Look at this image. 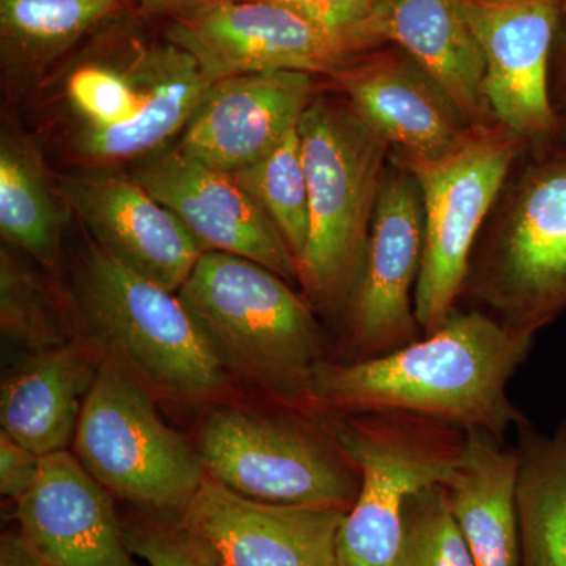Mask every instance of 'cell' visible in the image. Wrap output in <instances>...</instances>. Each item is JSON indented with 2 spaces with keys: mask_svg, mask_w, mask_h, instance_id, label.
I'll list each match as a JSON object with an SVG mask.
<instances>
[{
  "mask_svg": "<svg viewBox=\"0 0 566 566\" xmlns=\"http://www.w3.org/2000/svg\"><path fill=\"white\" fill-rule=\"evenodd\" d=\"M534 342L485 312L457 308L433 334L392 353L323 360L312 379L311 406L324 415L405 412L504 438L527 422L506 390Z\"/></svg>",
  "mask_w": 566,
  "mask_h": 566,
  "instance_id": "6da1fadb",
  "label": "cell"
},
{
  "mask_svg": "<svg viewBox=\"0 0 566 566\" xmlns=\"http://www.w3.org/2000/svg\"><path fill=\"white\" fill-rule=\"evenodd\" d=\"M177 294L230 374L289 408L314 411L324 337L292 283L244 256L203 252Z\"/></svg>",
  "mask_w": 566,
  "mask_h": 566,
  "instance_id": "7a4b0ae2",
  "label": "cell"
},
{
  "mask_svg": "<svg viewBox=\"0 0 566 566\" xmlns=\"http://www.w3.org/2000/svg\"><path fill=\"white\" fill-rule=\"evenodd\" d=\"M463 297L520 337L566 311V144L527 148L469 262Z\"/></svg>",
  "mask_w": 566,
  "mask_h": 566,
  "instance_id": "3957f363",
  "label": "cell"
},
{
  "mask_svg": "<svg viewBox=\"0 0 566 566\" xmlns=\"http://www.w3.org/2000/svg\"><path fill=\"white\" fill-rule=\"evenodd\" d=\"M297 132L311 214L297 283L316 311L345 316L392 148L345 96L326 93L305 109Z\"/></svg>",
  "mask_w": 566,
  "mask_h": 566,
  "instance_id": "277c9868",
  "label": "cell"
},
{
  "mask_svg": "<svg viewBox=\"0 0 566 566\" xmlns=\"http://www.w3.org/2000/svg\"><path fill=\"white\" fill-rule=\"evenodd\" d=\"M71 300L96 344L151 394L203 400L229 387L232 374L178 294L126 270L92 240L77 252Z\"/></svg>",
  "mask_w": 566,
  "mask_h": 566,
  "instance_id": "5b68a950",
  "label": "cell"
},
{
  "mask_svg": "<svg viewBox=\"0 0 566 566\" xmlns=\"http://www.w3.org/2000/svg\"><path fill=\"white\" fill-rule=\"evenodd\" d=\"M335 441L360 475L335 545L340 566H395L406 499L442 485L463 455L464 431L405 412L329 415Z\"/></svg>",
  "mask_w": 566,
  "mask_h": 566,
  "instance_id": "8992f818",
  "label": "cell"
},
{
  "mask_svg": "<svg viewBox=\"0 0 566 566\" xmlns=\"http://www.w3.org/2000/svg\"><path fill=\"white\" fill-rule=\"evenodd\" d=\"M73 449L104 490L178 520L207 476L197 450L159 416L150 389L109 356L85 398Z\"/></svg>",
  "mask_w": 566,
  "mask_h": 566,
  "instance_id": "52a82bcc",
  "label": "cell"
},
{
  "mask_svg": "<svg viewBox=\"0 0 566 566\" xmlns=\"http://www.w3.org/2000/svg\"><path fill=\"white\" fill-rule=\"evenodd\" d=\"M197 455L205 474L253 501L348 512L359 494V471L327 422L218 409L200 428Z\"/></svg>",
  "mask_w": 566,
  "mask_h": 566,
  "instance_id": "ba28073f",
  "label": "cell"
},
{
  "mask_svg": "<svg viewBox=\"0 0 566 566\" xmlns=\"http://www.w3.org/2000/svg\"><path fill=\"white\" fill-rule=\"evenodd\" d=\"M527 144L502 125L474 129L452 153L408 161L423 200V255L415 294L417 322L433 334L463 297L476 240Z\"/></svg>",
  "mask_w": 566,
  "mask_h": 566,
  "instance_id": "9c48e42d",
  "label": "cell"
},
{
  "mask_svg": "<svg viewBox=\"0 0 566 566\" xmlns=\"http://www.w3.org/2000/svg\"><path fill=\"white\" fill-rule=\"evenodd\" d=\"M422 255V191L392 153L345 312L354 360L392 353L422 337L415 307Z\"/></svg>",
  "mask_w": 566,
  "mask_h": 566,
  "instance_id": "30bf717a",
  "label": "cell"
},
{
  "mask_svg": "<svg viewBox=\"0 0 566 566\" xmlns=\"http://www.w3.org/2000/svg\"><path fill=\"white\" fill-rule=\"evenodd\" d=\"M166 36L191 54L211 82L266 71L331 77L360 54L294 11L266 0L208 3L170 18Z\"/></svg>",
  "mask_w": 566,
  "mask_h": 566,
  "instance_id": "8fae6325",
  "label": "cell"
},
{
  "mask_svg": "<svg viewBox=\"0 0 566 566\" xmlns=\"http://www.w3.org/2000/svg\"><path fill=\"white\" fill-rule=\"evenodd\" d=\"M485 57V95L499 125L528 148L566 144L551 102V59L564 0H461Z\"/></svg>",
  "mask_w": 566,
  "mask_h": 566,
  "instance_id": "7c38bea8",
  "label": "cell"
},
{
  "mask_svg": "<svg viewBox=\"0 0 566 566\" xmlns=\"http://www.w3.org/2000/svg\"><path fill=\"white\" fill-rule=\"evenodd\" d=\"M345 510L253 501L205 476L175 521L212 566H323Z\"/></svg>",
  "mask_w": 566,
  "mask_h": 566,
  "instance_id": "4fadbf2b",
  "label": "cell"
},
{
  "mask_svg": "<svg viewBox=\"0 0 566 566\" xmlns=\"http://www.w3.org/2000/svg\"><path fill=\"white\" fill-rule=\"evenodd\" d=\"M132 177L180 219L203 252L244 256L297 282V262L282 234L232 175L177 144L136 159Z\"/></svg>",
  "mask_w": 566,
  "mask_h": 566,
  "instance_id": "5bb4252c",
  "label": "cell"
},
{
  "mask_svg": "<svg viewBox=\"0 0 566 566\" xmlns=\"http://www.w3.org/2000/svg\"><path fill=\"white\" fill-rule=\"evenodd\" d=\"M57 191L93 243L169 292L181 289L203 253L180 219L132 175L93 167L63 175Z\"/></svg>",
  "mask_w": 566,
  "mask_h": 566,
  "instance_id": "9a60e30c",
  "label": "cell"
},
{
  "mask_svg": "<svg viewBox=\"0 0 566 566\" xmlns=\"http://www.w3.org/2000/svg\"><path fill=\"white\" fill-rule=\"evenodd\" d=\"M331 77L392 153L408 161L442 158L474 132L444 87L394 44L357 55Z\"/></svg>",
  "mask_w": 566,
  "mask_h": 566,
  "instance_id": "2e32d148",
  "label": "cell"
},
{
  "mask_svg": "<svg viewBox=\"0 0 566 566\" xmlns=\"http://www.w3.org/2000/svg\"><path fill=\"white\" fill-rule=\"evenodd\" d=\"M318 93L315 74L304 71L212 82L178 145L197 161L232 175L277 147Z\"/></svg>",
  "mask_w": 566,
  "mask_h": 566,
  "instance_id": "e0dca14e",
  "label": "cell"
},
{
  "mask_svg": "<svg viewBox=\"0 0 566 566\" xmlns=\"http://www.w3.org/2000/svg\"><path fill=\"white\" fill-rule=\"evenodd\" d=\"M17 517L44 566H136L109 494L69 450L41 458Z\"/></svg>",
  "mask_w": 566,
  "mask_h": 566,
  "instance_id": "ac0fdd59",
  "label": "cell"
},
{
  "mask_svg": "<svg viewBox=\"0 0 566 566\" xmlns=\"http://www.w3.org/2000/svg\"><path fill=\"white\" fill-rule=\"evenodd\" d=\"M368 48H401L449 93L472 129L499 125L485 95V57L461 0H375Z\"/></svg>",
  "mask_w": 566,
  "mask_h": 566,
  "instance_id": "d6986e66",
  "label": "cell"
},
{
  "mask_svg": "<svg viewBox=\"0 0 566 566\" xmlns=\"http://www.w3.org/2000/svg\"><path fill=\"white\" fill-rule=\"evenodd\" d=\"M99 364L76 344L32 353L3 381L2 431L40 457L69 449Z\"/></svg>",
  "mask_w": 566,
  "mask_h": 566,
  "instance_id": "ffe728a7",
  "label": "cell"
},
{
  "mask_svg": "<svg viewBox=\"0 0 566 566\" xmlns=\"http://www.w3.org/2000/svg\"><path fill=\"white\" fill-rule=\"evenodd\" d=\"M463 455L442 483L476 566H521L515 447L486 430L464 431Z\"/></svg>",
  "mask_w": 566,
  "mask_h": 566,
  "instance_id": "44dd1931",
  "label": "cell"
},
{
  "mask_svg": "<svg viewBox=\"0 0 566 566\" xmlns=\"http://www.w3.org/2000/svg\"><path fill=\"white\" fill-rule=\"evenodd\" d=\"M516 430L521 566H566V415L551 434Z\"/></svg>",
  "mask_w": 566,
  "mask_h": 566,
  "instance_id": "7402d4cb",
  "label": "cell"
},
{
  "mask_svg": "<svg viewBox=\"0 0 566 566\" xmlns=\"http://www.w3.org/2000/svg\"><path fill=\"white\" fill-rule=\"evenodd\" d=\"M70 211L31 142L3 132L0 139V232L46 268L61 260L63 230Z\"/></svg>",
  "mask_w": 566,
  "mask_h": 566,
  "instance_id": "603a6c76",
  "label": "cell"
},
{
  "mask_svg": "<svg viewBox=\"0 0 566 566\" xmlns=\"http://www.w3.org/2000/svg\"><path fill=\"white\" fill-rule=\"evenodd\" d=\"M122 0H0V57L7 74L43 73Z\"/></svg>",
  "mask_w": 566,
  "mask_h": 566,
  "instance_id": "cb8c5ba5",
  "label": "cell"
},
{
  "mask_svg": "<svg viewBox=\"0 0 566 566\" xmlns=\"http://www.w3.org/2000/svg\"><path fill=\"white\" fill-rule=\"evenodd\" d=\"M232 177L271 219L297 262L311 229L307 177L297 126L262 159Z\"/></svg>",
  "mask_w": 566,
  "mask_h": 566,
  "instance_id": "d4e9b609",
  "label": "cell"
},
{
  "mask_svg": "<svg viewBox=\"0 0 566 566\" xmlns=\"http://www.w3.org/2000/svg\"><path fill=\"white\" fill-rule=\"evenodd\" d=\"M155 82L142 48L125 70L106 63H85L71 73L66 95L85 126L106 129L144 117Z\"/></svg>",
  "mask_w": 566,
  "mask_h": 566,
  "instance_id": "484cf974",
  "label": "cell"
},
{
  "mask_svg": "<svg viewBox=\"0 0 566 566\" xmlns=\"http://www.w3.org/2000/svg\"><path fill=\"white\" fill-rule=\"evenodd\" d=\"M0 324L3 335L32 353L69 344L57 296L7 248L0 252Z\"/></svg>",
  "mask_w": 566,
  "mask_h": 566,
  "instance_id": "4316f807",
  "label": "cell"
},
{
  "mask_svg": "<svg viewBox=\"0 0 566 566\" xmlns=\"http://www.w3.org/2000/svg\"><path fill=\"white\" fill-rule=\"evenodd\" d=\"M395 566H476L444 486H424L406 499Z\"/></svg>",
  "mask_w": 566,
  "mask_h": 566,
  "instance_id": "83f0119b",
  "label": "cell"
},
{
  "mask_svg": "<svg viewBox=\"0 0 566 566\" xmlns=\"http://www.w3.org/2000/svg\"><path fill=\"white\" fill-rule=\"evenodd\" d=\"M300 14L305 21L344 41L357 52L371 51L364 40V29L375 0H266Z\"/></svg>",
  "mask_w": 566,
  "mask_h": 566,
  "instance_id": "f1b7e54d",
  "label": "cell"
},
{
  "mask_svg": "<svg viewBox=\"0 0 566 566\" xmlns=\"http://www.w3.org/2000/svg\"><path fill=\"white\" fill-rule=\"evenodd\" d=\"M129 549L148 566H212L177 523H148L126 534Z\"/></svg>",
  "mask_w": 566,
  "mask_h": 566,
  "instance_id": "f546056e",
  "label": "cell"
},
{
  "mask_svg": "<svg viewBox=\"0 0 566 566\" xmlns=\"http://www.w3.org/2000/svg\"><path fill=\"white\" fill-rule=\"evenodd\" d=\"M41 458L0 430V491L13 501H20L36 482Z\"/></svg>",
  "mask_w": 566,
  "mask_h": 566,
  "instance_id": "4dcf8cb0",
  "label": "cell"
},
{
  "mask_svg": "<svg viewBox=\"0 0 566 566\" xmlns=\"http://www.w3.org/2000/svg\"><path fill=\"white\" fill-rule=\"evenodd\" d=\"M0 566H44L36 551L18 528L2 536Z\"/></svg>",
  "mask_w": 566,
  "mask_h": 566,
  "instance_id": "1f68e13d",
  "label": "cell"
},
{
  "mask_svg": "<svg viewBox=\"0 0 566 566\" xmlns=\"http://www.w3.org/2000/svg\"><path fill=\"white\" fill-rule=\"evenodd\" d=\"M566 13V3H564ZM551 102L562 120L566 122V36L564 43L554 44L549 77Z\"/></svg>",
  "mask_w": 566,
  "mask_h": 566,
  "instance_id": "d6a6232c",
  "label": "cell"
},
{
  "mask_svg": "<svg viewBox=\"0 0 566 566\" xmlns=\"http://www.w3.org/2000/svg\"><path fill=\"white\" fill-rule=\"evenodd\" d=\"M137 2L147 13L175 18L178 14L208 6V3L219 2V0H137Z\"/></svg>",
  "mask_w": 566,
  "mask_h": 566,
  "instance_id": "836d02e7",
  "label": "cell"
},
{
  "mask_svg": "<svg viewBox=\"0 0 566 566\" xmlns=\"http://www.w3.org/2000/svg\"><path fill=\"white\" fill-rule=\"evenodd\" d=\"M479 2H490V3H494V2H505V0H479Z\"/></svg>",
  "mask_w": 566,
  "mask_h": 566,
  "instance_id": "e575fe53",
  "label": "cell"
},
{
  "mask_svg": "<svg viewBox=\"0 0 566 566\" xmlns=\"http://www.w3.org/2000/svg\"><path fill=\"white\" fill-rule=\"evenodd\" d=\"M323 566H340V565H338L337 558H335V560L329 562V564H326V565H323Z\"/></svg>",
  "mask_w": 566,
  "mask_h": 566,
  "instance_id": "d590c367",
  "label": "cell"
},
{
  "mask_svg": "<svg viewBox=\"0 0 566 566\" xmlns=\"http://www.w3.org/2000/svg\"><path fill=\"white\" fill-rule=\"evenodd\" d=\"M564 3H566V0H564Z\"/></svg>",
  "mask_w": 566,
  "mask_h": 566,
  "instance_id": "8d00e7d4",
  "label": "cell"
}]
</instances>
